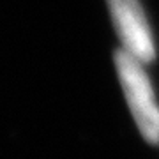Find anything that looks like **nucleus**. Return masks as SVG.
Listing matches in <instances>:
<instances>
[{"instance_id":"obj_1","label":"nucleus","mask_w":159,"mask_h":159,"mask_svg":"<svg viewBox=\"0 0 159 159\" xmlns=\"http://www.w3.org/2000/svg\"><path fill=\"white\" fill-rule=\"evenodd\" d=\"M115 64L124 89L125 99L129 102L131 113L136 120L143 138L150 143L159 142V110L152 97V89L145 71L134 55L119 50L115 55Z\"/></svg>"},{"instance_id":"obj_2","label":"nucleus","mask_w":159,"mask_h":159,"mask_svg":"<svg viewBox=\"0 0 159 159\" xmlns=\"http://www.w3.org/2000/svg\"><path fill=\"white\" fill-rule=\"evenodd\" d=\"M108 6L124 50L140 62H150L154 58V44L138 0H108Z\"/></svg>"}]
</instances>
